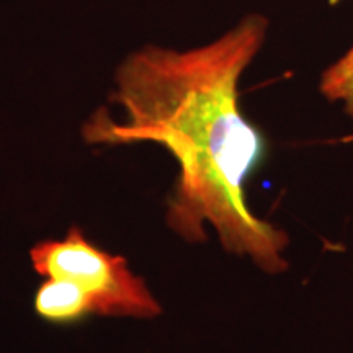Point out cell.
<instances>
[{
	"instance_id": "obj_1",
	"label": "cell",
	"mask_w": 353,
	"mask_h": 353,
	"mask_svg": "<svg viewBox=\"0 0 353 353\" xmlns=\"http://www.w3.org/2000/svg\"><path fill=\"white\" fill-rule=\"evenodd\" d=\"M267 30L268 20L250 13L205 46L175 51L149 44L132 52L117 69L110 95L123 114L112 118L99 108L82 136L92 145H164L179 164L167 226L198 244L210 224L226 252L278 275L288 268L290 237L247 205V182L262 165L267 143L239 107V81Z\"/></svg>"
},
{
	"instance_id": "obj_3",
	"label": "cell",
	"mask_w": 353,
	"mask_h": 353,
	"mask_svg": "<svg viewBox=\"0 0 353 353\" xmlns=\"http://www.w3.org/2000/svg\"><path fill=\"white\" fill-rule=\"evenodd\" d=\"M34 312L48 322L70 324L95 314V307L77 283L64 278H46L34 296Z\"/></svg>"
},
{
	"instance_id": "obj_2",
	"label": "cell",
	"mask_w": 353,
	"mask_h": 353,
	"mask_svg": "<svg viewBox=\"0 0 353 353\" xmlns=\"http://www.w3.org/2000/svg\"><path fill=\"white\" fill-rule=\"evenodd\" d=\"M33 270L46 278L77 283L92 298L95 314L154 319L161 304L143 278L134 275L121 255L92 244L77 226L59 241H41L30 250Z\"/></svg>"
},
{
	"instance_id": "obj_4",
	"label": "cell",
	"mask_w": 353,
	"mask_h": 353,
	"mask_svg": "<svg viewBox=\"0 0 353 353\" xmlns=\"http://www.w3.org/2000/svg\"><path fill=\"white\" fill-rule=\"evenodd\" d=\"M341 0H330V3H337ZM321 94L325 100L337 103L341 101L343 110L353 121V46L324 70L319 83Z\"/></svg>"
}]
</instances>
